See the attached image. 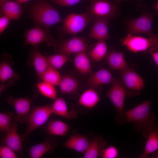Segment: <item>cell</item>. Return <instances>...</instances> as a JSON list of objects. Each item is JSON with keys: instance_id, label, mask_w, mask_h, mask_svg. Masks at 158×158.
<instances>
[{"instance_id": "74e56055", "label": "cell", "mask_w": 158, "mask_h": 158, "mask_svg": "<svg viewBox=\"0 0 158 158\" xmlns=\"http://www.w3.org/2000/svg\"><path fill=\"white\" fill-rule=\"evenodd\" d=\"M17 81L15 79H12L9 80V81L6 83H1L0 85V93L9 87L14 84Z\"/></svg>"}, {"instance_id": "4dcf8cb0", "label": "cell", "mask_w": 158, "mask_h": 158, "mask_svg": "<svg viewBox=\"0 0 158 158\" xmlns=\"http://www.w3.org/2000/svg\"><path fill=\"white\" fill-rule=\"evenodd\" d=\"M70 54L59 53L46 57L49 66L56 69L62 67L68 60Z\"/></svg>"}, {"instance_id": "e575fe53", "label": "cell", "mask_w": 158, "mask_h": 158, "mask_svg": "<svg viewBox=\"0 0 158 158\" xmlns=\"http://www.w3.org/2000/svg\"><path fill=\"white\" fill-rule=\"evenodd\" d=\"M15 152L5 145L0 147V157L1 158H17L18 157Z\"/></svg>"}, {"instance_id": "1f68e13d", "label": "cell", "mask_w": 158, "mask_h": 158, "mask_svg": "<svg viewBox=\"0 0 158 158\" xmlns=\"http://www.w3.org/2000/svg\"><path fill=\"white\" fill-rule=\"evenodd\" d=\"M54 86L43 81L37 84L39 91L42 95L53 100L56 99L57 97V91Z\"/></svg>"}, {"instance_id": "8d00e7d4", "label": "cell", "mask_w": 158, "mask_h": 158, "mask_svg": "<svg viewBox=\"0 0 158 158\" xmlns=\"http://www.w3.org/2000/svg\"><path fill=\"white\" fill-rule=\"evenodd\" d=\"M10 19L4 15L0 18V33L1 34L5 29L8 25Z\"/></svg>"}, {"instance_id": "d590c367", "label": "cell", "mask_w": 158, "mask_h": 158, "mask_svg": "<svg viewBox=\"0 0 158 158\" xmlns=\"http://www.w3.org/2000/svg\"><path fill=\"white\" fill-rule=\"evenodd\" d=\"M83 0H53L56 4L63 6H73Z\"/></svg>"}, {"instance_id": "8fae6325", "label": "cell", "mask_w": 158, "mask_h": 158, "mask_svg": "<svg viewBox=\"0 0 158 158\" xmlns=\"http://www.w3.org/2000/svg\"><path fill=\"white\" fill-rule=\"evenodd\" d=\"M6 101L14 107L16 121L20 124L27 123L31 111L32 99L22 97L15 98L10 95L7 98Z\"/></svg>"}, {"instance_id": "4fadbf2b", "label": "cell", "mask_w": 158, "mask_h": 158, "mask_svg": "<svg viewBox=\"0 0 158 158\" xmlns=\"http://www.w3.org/2000/svg\"><path fill=\"white\" fill-rule=\"evenodd\" d=\"M16 121H13L10 127L6 131L4 140L5 145L16 152L20 153L23 150L22 139L18 133V125Z\"/></svg>"}, {"instance_id": "2e32d148", "label": "cell", "mask_w": 158, "mask_h": 158, "mask_svg": "<svg viewBox=\"0 0 158 158\" xmlns=\"http://www.w3.org/2000/svg\"><path fill=\"white\" fill-rule=\"evenodd\" d=\"M56 145V141L54 138L53 137L48 138L30 149L29 157L31 158H41L46 153L52 152Z\"/></svg>"}, {"instance_id": "ab89813d", "label": "cell", "mask_w": 158, "mask_h": 158, "mask_svg": "<svg viewBox=\"0 0 158 158\" xmlns=\"http://www.w3.org/2000/svg\"><path fill=\"white\" fill-rule=\"evenodd\" d=\"M30 0H14L15 2L19 4L23 3Z\"/></svg>"}, {"instance_id": "5bb4252c", "label": "cell", "mask_w": 158, "mask_h": 158, "mask_svg": "<svg viewBox=\"0 0 158 158\" xmlns=\"http://www.w3.org/2000/svg\"><path fill=\"white\" fill-rule=\"evenodd\" d=\"M27 63L29 66L34 68L40 79L43 73L49 66L46 57L36 49L31 51Z\"/></svg>"}, {"instance_id": "ba28073f", "label": "cell", "mask_w": 158, "mask_h": 158, "mask_svg": "<svg viewBox=\"0 0 158 158\" xmlns=\"http://www.w3.org/2000/svg\"><path fill=\"white\" fill-rule=\"evenodd\" d=\"M121 79L126 88L127 95H138L143 89L144 80L133 68H127L119 71Z\"/></svg>"}, {"instance_id": "7bdbcfd3", "label": "cell", "mask_w": 158, "mask_h": 158, "mask_svg": "<svg viewBox=\"0 0 158 158\" xmlns=\"http://www.w3.org/2000/svg\"><path fill=\"white\" fill-rule=\"evenodd\" d=\"M156 8L157 10L158 11V2L157 4V5L156 6Z\"/></svg>"}, {"instance_id": "52a82bcc", "label": "cell", "mask_w": 158, "mask_h": 158, "mask_svg": "<svg viewBox=\"0 0 158 158\" xmlns=\"http://www.w3.org/2000/svg\"><path fill=\"white\" fill-rule=\"evenodd\" d=\"M121 42L123 46L134 53L145 51L150 49L153 51H157L158 49V40L133 36L129 33L122 39Z\"/></svg>"}, {"instance_id": "9c48e42d", "label": "cell", "mask_w": 158, "mask_h": 158, "mask_svg": "<svg viewBox=\"0 0 158 158\" xmlns=\"http://www.w3.org/2000/svg\"><path fill=\"white\" fill-rule=\"evenodd\" d=\"M153 16L149 13L143 14L138 18L130 20L128 24L127 30L133 35L143 34L151 39L158 40V37L152 30Z\"/></svg>"}, {"instance_id": "7402d4cb", "label": "cell", "mask_w": 158, "mask_h": 158, "mask_svg": "<svg viewBox=\"0 0 158 158\" xmlns=\"http://www.w3.org/2000/svg\"><path fill=\"white\" fill-rule=\"evenodd\" d=\"M146 139L144 151L138 158H148L150 154L158 150V125H155L149 131Z\"/></svg>"}, {"instance_id": "6da1fadb", "label": "cell", "mask_w": 158, "mask_h": 158, "mask_svg": "<svg viewBox=\"0 0 158 158\" xmlns=\"http://www.w3.org/2000/svg\"><path fill=\"white\" fill-rule=\"evenodd\" d=\"M151 104V101L146 100L124 113L126 122L134 123L135 130L143 133L146 138L149 131L157 124V116L150 111Z\"/></svg>"}, {"instance_id": "277c9868", "label": "cell", "mask_w": 158, "mask_h": 158, "mask_svg": "<svg viewBox=\"0 0 158 158\" xmlns=\"http://www.w3.org/2000/svg\"><path fill=\"white\" fill-rule=\"evenodd\" d=\"M52 114L51 105L36 106L31 109L27 127L21 136L22 140H27L34 130L46 123Z\"/></svg>"}, {"instance_id": "484cf974", "label": "cell", "mask_w": 158, "mask_h": 158, "mask_svg": "<svg viewBox=\"0 0 158 158\" xmlns=\"http://www.w3.org/2000/svg\"><path fill=\"white\" fill-rule=\"evenodd\" d=\"M74 64L76 69L82 74L87 75L92 73L90 61L85 52L76 54Z\"/></svg>"}, {"instance_id": "9a60e30c", "label": "cell", "mask_w": 158, "mask_h": 158, "mask_svg": "<svg viewBox=\"0 0 158 158\" xmlns=\"http://www.w3.org/2000/svg\"><path fill=\"white\" fill-rule=\"evenodd\" d=\"M109 20L98 18L94 20L89 36L97 41L104 40L109 39L108 24Z\"/></svg>"}, {"instance_id": "5b68a950", "label": "cell", "mask_w": 158, "mask_h": 158, "mask_svg": "<svg viewBox=\"0 0 158 158\" xmlns=\"http://www.w3.org/2000/svg\"><path fill=\"white\" fill-rule=\"evenodd\" d=\"M90 2L87 12L92 21L100 18L110 20L117 13L116 6L109 0H88Z\"/></svg>"}, {"instance_id": "8992f818", "label": "cell", "mask_w": 158, "mask_h": 158, "mask_svg": "<svg viewBox=\"0 0 158 158\" xmlns=\"http://www.w3.org/2000/svg\"><path fill=\"white\" fill-rule=\"evenodd\" d=\"M62 20L63 31L66 34L73 35L82 31L92 21L87 11L80 14L71 13Z\"/></svg>"}, {"instance_id": "b9f144b4", "label": "cell", "mask_w": 158, "mask_h": 158, "mask_svg": "<svg viewBox=\"0 0 158 158\" xmlns=\"http://www.w3.org/2000/svg\"><path fill=\"white\" fill-rule=\"evenodd\" d=\"M8 0H0V2H2L3 1H8Z\"/></svg>"}, {"instance_id": "e0dca14e", "label": "cell", "mask_w": 158, "mask_h": 158, "mask_svg": "<svg viewBox=\"0 0 158 158\" xmlns=\"http://www.w3.org/2000/svg\"><path fill=\"white\" fill-rule=\"evenodd\" d=\"M4 56V58L0 63V81L1 83H4L10 80L14 79L18 80L20 79V75L15 72L11 66L13 62L11 58L8 55Z\"/></svg>"}, {"instance_id": "f6af8a7d", "label": "cell", "mask_w": 158, "mask_h": 158, "mask_svg": "<svg viewBox=\"0 0 158 158\" xmlns=\"http://www.w3.org/2000/svg\"></svg>"}, {"instance_id": "836d02e7", "label": "cell", "mask_w": 158, "mask_h": 158, "mask_svg": "<svg viewBox=\"0 0 158 158\" xmlns=\"http://www.w3.org/2000/svg\"><path fill=\"white\" fill-rule=\"evenodd\" d=\"M118 155V149L115 146L111 145L103 150L101 156L102 158H116Z\"/></svg>"}, {"instance_id": "d6a6232c", "label": "cell", "mask_w": 158, "mask_h": 158, "mask_svg": "<svg viewBox=\"0 0 158 158\" xmlns=\"http://www.w3.org/2000/svg\"><path fill=\"white\" fill-rule=\"evenodd\" d=\"M15 116L11 113H0V130L6 131L10 127Z\"/></svg>"}, {"instance_id": "83f0119b", "label": "cell", "mask_w": 158, "mask_h": 158, "mask_svg": "<svg viewBox=\"0 0 158 158\" xmlns=\"http://www.w3.org/2000/svg\"><path fill=\"white\" fill-rule=\"evenodd\" d=\"M77 80L74 77L66 75L61 77L59 85L61 92L63 94L71 95L77 90L78 87Z\"/></svg>"}, {"instance_id": "d4e9b609", "label": "cell", "mask_w": 158, "mask_h": 158, "mask_svg": "<svg viewBox=\"0 0 158 158\" xmlns=\"http://www.w3.org/2000/svg\"><path fill=\"white\" fill-rule=\"evenodd\" d=\"M100 100L97 92L93 88L88 89L84 91L80 95L79 104L87 108L91 109L95 107Z\"/></svg>"}, {"instance_id": "ac0fdd59", "label": "cell", "mask_w": 158, "mask_h": 158, "mask_svg": "<svg viewBox=\"0 0 158 158\" xmlns=\"http://www.w3.org/2000/svg\"><path fill=\"white\" fill-rule=\"evenodd\" d=\"M90 140L85 135L76 134L70 136L63 145L66 148L84 153L87 150Z\"/></svg>"}, {"instance_id": "f35d334b", "label": "cell", "mask_w": 158, "mask_h": 158, "mask_svg": "<svg viewBox=\"0 0 158 158\" xmlns=\"http://www.w3.org/2000/svg\"><path fill=\"white\" fill-rule=\"evenodd\" d=\"M155 63L158 67V51H153L151 49L148 50Z\"/></svg>"}, {"instance_id": "ffe728a7", "label": "cell", "mask_w": 158, "mask_h": 158, "mask_svg": "<svg viewBox=\"0 0 158 158\" xmlns=\"http://www.w3.org/2000/svg\"><path fill=\"white\" fill-rule=\"evenodd\" d=\"M107 143L101 136H96L90 142L87 148L84 153V158H97L101 156Z\"/></svg>"}, {"instance_id": "cb8c5ba5", "label": "cell", "mask_w": 158, "mask_h": 158, "mask_svg": "<svg viewBox=\"0 0 158 158\" xmlns=\"http://www.w3.org/2000/svg\"><path fill=\"white\" fill-rule=\"evenodd\" d=\"M1 10L10 20L18 19L22 16V10L16 2L6 1L0 2Z\"/></svg>"}, {"instance_id": "7a4b0ae2", "label": "cell", "mask_w": 158, "mask_h": 158, "mask_svg": "<svg viewBox=\"0 0 158 158\" xmlns=\"http://www.w3.org/2000/svg\"><path fill=\"white\" fill-rule=\"evenodd\" d=\"M31 14L37 23L48 30L51 26L62 20L57 10L45 1L34 5L32 8Z\"/></svg>"}, {"instance_id": "4316f807", "label": "cell", "mask_w": 158, "mask_h": 158, "mask_svg": "<svg viewBox=\"0 0 158 158\" xmlns=\"http://www.w3.org/2000/svg\"><path fill=\"white\" fill-rule=\"evenodd\" d=\"M69 127L67 124L63 121L53 120L49 122L46 130L49 134L51 135L63 136L67 134Z\"/></svg>"}, {"instance_id": "f546056e", "label": "cell", "mask_w": 158, "mask_h": 158, "mask_svg": "<svg viewBox=\"0 0 158 158\" xmlns=\"http://www.w3.org/2000/svg\"><path fill=\"white\" fill-rule=\"evenodd\" d=\"M61 77L57 69L49 66L42 74V81L54 86L59 85Z\"/></svg>"}, {"instance_id": "3957f363", "label": "cell", "mask_w": 158, "mask_h": 158, "mask_svg": "<svg viewBox=\"0 0 158 158\" xmlns=\"http://www.w3.org/2000/svg\"><path fill=\"white\" fill-rule=\"evenodd\" d=\"M126 95V89L121 79L120 78L114 79L106 96L116 109L117 115L114 122L119 125L126 122L124 115V103Z\"/></svg>"}, {"instance_id": "603a6c76", "label": "cell", "mask_w": 158, "mask_h": 158, "mask_svg": "<svg viewBox=\"0 0 158 158\" xmlns=\"http://www.w3.org/2000/svg\"><path fill=\"white\" fill-rule=\"evenodd\" d=\"M105 58L107 63L112 69L120 71L128 66L123 52H117L112 50L107 53Z\"/></svg>"}, {"instance_id": "60d3db41", "label": "cell", "mask_w": 158, "mask_h": 158, "mask_svg": "<svg viewBox=\"0 0 158 158\" xmlns=\"http://www.w3.org/2000/svg\"><path fill=\"white\" fill-rule=\"evenodd\" d=\"M153 154L152 157H153L154 158H158V152H154L152 153Z\"/></svg>"}, {"instance_id": "7c38bea8", "label": "cell", "mask_w": 158, "mask_h": 158, "mask_svg": "<svg viewBox=\"0 0 158 158\" xmlns=\"http://www.w3.org/2000/svg\"><path fill=\"white\" fill-rule=\"evenodd\" d=\"M87 45L84 37H74L64 41L59 46V53L69 54L86 52Z\"/></svg>"}, {"instance_id": "ee69618b", "label": "cell", "mask_w": 158, "mask_h": 158, "mask_svg": "<svg viewBox=\"0 0 158 158\" xmlns=\"http://www.w3.org/2000/svg\"><path fill=\"white\" fill-rule=\"evenodd\" d=\"M123 0H116V1L117 2H119L121 1H122Z\"/></svg>"}, {"instance_id": "44dd1931", "label": "cell", "mask_w": 158, "mask_h": 158, "mask_svg": "<svg viewBox=\"0 0 158 158\" xmlns=\"http://www.w3.org/2000/svg\"><path fill=\"white\" fill-rule=\"evenodd\" d=\"M53 114L67 119H74L77 117V113L74 109L69 110L66 102L62 97L56 98L51 105Z\"/></svg>"}, {"instance_id": "30bf717a", "label": "cell", "mask_w": 158, "mask_h": 158, "mask_svg": "<svg viewBox=\"0 0 158 158\" xmlns=\"http://www.w3.org/2000/svg\"><path fill=\"white\" fill-rule=\"evenodd\" d=\"M49 30L38 26L27 31L25 33L24 45H37L45 43L48 46L55 44V40Z\"/></svg>"}, {"instance_id": "d6986e66", "label": "cell", "mask_w": 158, "mask_h": 158, "mask_svg": "<svg viewBox=\"0 0 158 158\" xmlns=\"http://www.w3.org/2000/svg\"><path fill=\"white\" fill-rule=\"evenodd\" d=\"M112 75L108 69L102 68L92 73L88 80V83L91 88H94L102 85L112 83Z\"/></svg>"}, {"instance_id": "f1b7e54d", "label": "cell", "mask_w": 158, "mask_h": 158, "mask_svg": "<svg viewBox=\"0 0 158 158\" xmlns=\"http://www.w3.org/2000/svg\"><path fill=\"white\" fill-rule=\"evenodd\" d=\"M107 47L105 41H97L92 49L88 52L89 56L94 61L99 62L105 58Z\"/></svg>"}]
</instances>
